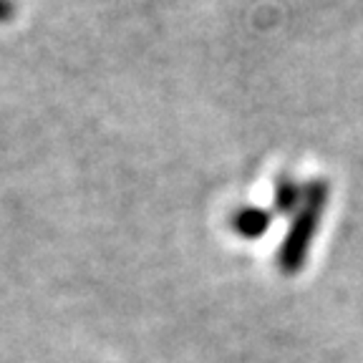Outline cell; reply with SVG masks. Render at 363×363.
I'll return each instance as SVG.
<instances>
[{
    "instance_id": "obj_1",
    "label": "cell",
    "mask_w": 363,
    "mask_h": 363,
    "mask_svg": "<svg viewBox=\"0 0 363 363\" xmlns=\"http://www.w3.org/2000/svg\"><path fill=\"white\" fill-rule=\"evenodd\" d=\"M325 202H328V182L313 179L306 187L301 212H298L293 227H290L288 240L280 247V255H278L280 270L295 272L303 265V257H306V250L311 245L313 233H315L318 220H320V215L325 210Z\"/></svg>"
},
{
    "instance_id": "obj_2",
    "label": "cell",
    "mask_w": 363,
    "mask_h": 363,
    "mask_svg": "<svg viewBox=\"0 0 363 363\" xmlns=\"http://www.w3.org/2000/svg\"><path fill=\"white\" fill-rule=\"evenodd\" d=\"M270 222H272L270 212L257 210V207H245V210L235 212L233 220H230V225H233V230L238 235H242V238H247V240H255V238H260V235L267 233Z\"/></svg>"
},
{
    "instance_id": "obj_3",
    "label": "cell",
    "mask_w": 363,
    "mask_h": 363,
    "mask_svg": "<svg viewBox=\"0 0 363 363\" xmlns=\"http://www.w3.org/2000/svg\"><path fill=\"white\" fill-rule=\"evenodd\" d=\"M303 194H306V189L293 177H278V182H275V210L290 215L303 204Z\"/></svg>"
},
{
    "instance_id": "obj_4",
    "label": "cell",
    "mask_w": 363,
    "mask_h": 363,
    "mask_svg": "<svg viewBox=\"0 0 363 363\" xmlns=\"http://www.w3.org/2000/svg\"><path fill=\"white\" fill-rule=\"evenodd\" d=\"M18 13V6H16V0H0V23H8L13 21Z\"/></svg>"
}]
</instances>
